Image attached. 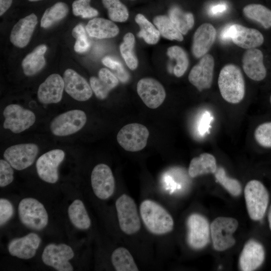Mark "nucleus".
I'll list each match as a JSON object with an SVG mask.
<instances>
[{
  "mask_svg": "<svg viewBox=\"0 0 271 271\" xmlns=\"http://www.w3.org/2000/svg\"><path fill=\"white\" fill-rule=\"evenodd\" d=\"M218 85L222 98L227 102L236 104L244 98L245 81L240 68L233 64H228L220 71Z\"/></svg>",
  "mask_w": 271,
  "mask_h": 271,
  "instance_id": "obj_1",
  "label": "nucleus"
},
{
  "mask_svg": "<svg viewBox=\"0 0 271 271\" xmlns=\"http://www.w3.org/2000/svg\"><path fill=\"white\" fill-rule=\"evenodd\" d=\"M142 219L152 233L163 235L171 232L174 220L170 214L162 205L152 200L143 201L140 207Z\"/></svg>",
  "mask_w": 271,
  "mask_h": 271,
  "instance_id": "obj_2",
  "label": "nucleus"
},
{
  "mask_svg": "<svg viewBox=\"0 0 271 271\" xmlns=\"http://www.w3.org/2000/svg\"><path fill=\"white\" fill-rule=\"evenodd\" d=\"M244 198L250 218L255 221L261 220L269 202V194L265 187L258 180L249 181L245 187Z\"/></svg>",
  "mask_w": 271,
  "mask_h": 271,
  "instance_id": "obj_3",
  "label": "nucleus"
},
{
  "mask_svg": "<svg viewBox=\"0 0 271 271\" xmlns=\"http://www.w3.org/2000/svg\"><path fill=\"white\" fill-rule=\"evenodd\" d=\"M18 214L21 222L31 229L41 230L48 222V215L44 206L33 198H26L20 201Z\"/></svg>",
  "mask_w": 271,
  "mask_h": 271,
  "instance_id": "obj_4",
  "label": "nucleus"
},
{
  "mask_svg": "<svg viewBox=\"0 0 271 271\" xmlns=\"http://www.w3.org/2000/svg\"><path fill=\"white\" fill-rule=\"evenodd\" d=\"M115 207L121 231L127 235L138 232L141 224L134 200L129 196L123 194L116 200Z\"/></svg>",
  "mask_w": 271,
  "mask_h": 271,
  "instance_id": "obj_5",
  "label": "nucleus"
},
{
  "mask_svg": "<svg viewBox=\"0 0 271 271\" xmlns=\"http://www.w3.org/2000/svg\"><path fill=\"white\" fill-rule=\"evenodd\" d=\"M238 225L232 217H218L210 225V233L214 249L222 251L231 247L235 243L233 234Z\"/></svg>",
  "mask_w": 271,
  "mask_h": 271,
  "instance_id": "obj_6",
  "label": "nucleus"
},
{
  "mask_svg": "<svg viewBox=\"0 0 271 271\" xmlns=\"http://www.w3.org/2000/svg\"><path fill=\"white\" fill-rule=\"evenodd\" d=\"M86 121V115L83 111L71 110L55 117L51 122L50 128L56 136H66L78 131Z\"/></svg>",
  "mask_w": 271,
  "mask_h": 271,
  "instance_id": "obj_7",
  "label": "nucleus"
},
{
  "mask_svg": "<svg viewBox=\"0 0 271 271\" xmlns=\"http://www.w3.org/2000/svg\"><path fill=\"white\" fill-rule=\"evenodd\" d=\"M149 136V131L145 125L132 123L124 125L120 129L117 141L125 150L138 152L146 147Z\"/></svg>",
  "mask_w": 271,
  "mask_h": 271,
  "instance_id": "obj_8",
  "label": "nucleus"
},
{
  "mask_svg": "<svg viewBox=\"0 0 271 271\" xmlns=\"http://www.w3.org/2000/svg\"><path fill=\"white\" fill-rule=\"evenodd\" d=\"M3 126L14 133H18L28 129L34 124L36 117L33 111L16 104L7 106L4 111Z\"/></svg>",
  "mask_w": 271,
  "mask_h": 271,
  "instance_id": "obj_9",
  "label": "nucleus"
},
{
  "mask_svg": "<svg viewBox=\"0 0 271 271\" xmlns=\"http://www.w3.org/2000/svg\"><path fill=\"white\" fill-rule=\"evenodd\" d=\"M187 242L193 249H200L210 241V226L207 219L198 213H193L188 218Z\"/></svg>",
  "mask_w": 271,
  "mask_h": 271,
  "instance_id": "obj_10",
  "label": "nucleus"
},
{
  "mask_svg": "<svg viewBox=\"0 0 271 271\" xmlns=\"http://www.w3.org/2000/svg\"><path fill=\"white\" fill-rule=\"evenodd\" d=\"M74 256L72 248L66 244L50 243L44 248L42 259L47 265L58 271H72L73 267L69 260Z\"/></svg>",
  "mask_w": 271,
  "mask_h": 271,
  "instance_id": "obj_11",
  "label": "nucleus"
},
{
  "mask_svg": "<svg viewBox=\"0 0 271 271\" xmlns=\"http://www.w3.org/2000/svg\"><path fill=\"white\" fill-rule=\"evenodd\" d=\"M38 152V147L35 144H20L7 148L4 157L14 169L20 171L31 166Z\"/></svg>",
  "mask_w": 271,
  "mask_h": 271,
  "instance_id": "obj_12",
  "label": "nucleus"
},
{
  "mask_svg": "<svg viewBox=\"0 0 271 271\" xmlns=\"http://www.w3.org/2000/svg\"><path fill=\"white\" fill-rule=\"evenodd\" d=\"M65 155L63 150L54 149L41 156L36 165L39 177L49 183L57 182L59 179L58 167L63 162Z\"/></svg>",
  "mask_w": 271,
  "mask_h": 271,
  "instance_id": "obj_13",
  "label": "nucleus"
},
{
  "mask_svg": "<svg viewBox=\"0 0 271 271\" xmlns=\"http://www.w3.org/2000/svg\"><path fill=\"white\" fill-rule=\"evenodd\" d=\"M92 190L97 197L106 200L110 197L115 189V180L111 169L104 164L97 165L91 175Z\"/></svg>",
  "mask_w": 271,
  "mask_h": 271,
  "instance_id": "obj_14",
  "label": "nucleus"
},
{
  "mask_svg": "<svg viewBox=\"0 0 271 271\" xmlns=\"http://www.w3.org/2000/svg\"><path fill=\"white\" fill-rule=\"evenodd\" d=\"M214 64L213 57L206 54L201 57L199 62L190 71L188 76L189 81L199 91L209 89L211 87Z\"/></svg>",
  "mask_w": 271,
  "mask_h": 271,
  "instance_id": "obj_15",
  "label": "nucleus"
},
{
  "mask_svg": "<svg viewBox=\"0 0 271 271\" xmlns=\"http://www.w3.org/2000/svg\"><path fill=\"white\" fill-rule=\"evenodd\" d=\"M137 89L144 103L152 109L159 107L166 97V92L163 85L152 78H144L139 80Z\"/></svg>",
  "mask_w": 271,
  "mask_h": 271,
  "instance_id": "obj_16",
  "label": "nucleus"
},
{
  "mask_svg": "<svg viewBox=\"0 0 271 271\" xmlns=\"http://www.w3.org/2000/svg\"><path fill=\"white\" fill-rule=\"evenodd\" d=\"M65 91L73 99L84 101L92 95L91 86L86 80L75 71L66 69L63 74Z\"/></svg>",
  "mask_w": 271,
  "mask_h": 271,
  "instance_id": "obj_17",
  "label": "nucleus"
},
{
  "mask_svg": "<svg viewBox=\"0 0 271 271\" xmlns=\"http://www.w3.org/2000/svg\"><path fill=\"white\" fill-rule=\"evenodd\" d=\"M229 32L232 42L243 49L256 48L264 42V37L259 31L241 25H230Z\"/></svg>",
  "mask_w": 271,
  "mask_h": 271,
  "instance_id": "obj_18",
  "label": "nucleus"
},
{
  "mask_svg": "<svg viewBox=\"0 0 271 271\" xmlns=\"http://www.w3.org/2000/svg\"><path fill=\"white\" fill-rule=\"evenodd\" d=\"M64 89L63 78L59 74H52L39 86L38 99L43 104L57 103L61 101Z\"/></svg>",
  "mask_w": 271,
  "mask_h": 271,
  "instance_id": "obj_19",
  "label": "nucleus"
},
{
  "mask_svg": "<svg viewBox=\"0 0 271 271\" xmlns=\"http://www.w3.org/2000/svg\"><path fill=\"white\" fill-rule=\"evenodd\" d=\"M265 251L258 241L251 239L243 247L239 259L240 268L243 271L254 270L263 263Z\"/></svg>",
  "mask_w": 271,
  "mask_h": 271,
  "instance_id": "obj_20",
  "label": "nucleus"
},
{
  "mask_svg": "<svg viewBox=\"0 0 271 271\" xmlns=\"http://www.w3.org/2000/svg\"><path fill=\"white\" fill-rule=\"evenodd\" d=\"M41 239L35 233L12 240L8 245L10 254L19 258L28 259L34 257L38 248Z\"/></svg>",
  "mask_w": 271,
  "mask_h": 271,
  "instance_id": "obj_21",
  "label": "nucleus"
},
{
  "mask_svg": "<svg viewBox=\"0 0 271 271\" xmlns=\"http://www.w3.org/2000/svg\"><path fill=\"white\" fill-rule=\"evenodd\" d=\"M242 68L246 75L251 79L260 81L266 75L263 64L262 52L256 48L247 49L242 58Z\"/></svg>",
  "mask_w": 271,
  "mask_h": 271,
  "instance_id": "obj_22",
  "label": "nucleus"
},
{
  "mask_svg": "<svg viewBox=\"0 0 271 271\" xmlns=\"http://www.w3.org/2000/svg\"><path fill=\"white\" fill-rule=\"evenodd\" d=\"M216 37V30L210 23L201 25L196 30L193 39L192 52L196 58H201L206 54L213 45Z\"/></svg>",
  "mask_w": 271,
  "mask_h": 271,
  "instance_id": "obj_23",
  "label": "nucleus"
},
{
  "mask_svg": "<svg viewBox=\"0 0 271 271\" xmlns=\"http://www.w3.org/2000/svg\"><path fill=\"white\" fill-rule=\"evenodd\" d=\"M37 23V17L33 13L20 19L12 30L10 37L12 43L19 48L26 46Z\"/></svg>",
  "mask_w": 271,
  "mask_h": 271,
  "instance_id": "obj_24",
  "label": "nucleus"
},
{
  "mask_svg": "<svg viewBox=\"0 0 271 271\" xmlns=\"http://www.w3.org/2000/svg\"><path fill=\"white\" fill-rule=\"evenodd\" d=\"M92 90L100 99L106 98L109 91L118 84L117 77L106 68L101 69L98 77L92 76L90 78Z\"/></svg>",
  "mask_w": 271,
  "mask_h": 271,
  "instance_id": "obj_25",
  "label": "nucleus"
},
{
  "mask_svg": "<svg viewBox=\"0 0 271 271\" xmlns=\"http://www.w3.org/2000/svg\"><path fill=\"white\" fill-rule=\"evenodd\" d=\"M89 35L98 39L110 38L119 33L117 26L112 21L100 18L90 20L86 26Z\"/></svg>",
  "mask_w": 271,
  "mask_h": 271,
  "instance_id": "obj_26",
  "label": "nucleus"
},
{
  "mask_svg": "<svg viewBox=\"0 0 271 271\" xmlns=\"http://www.w3.org/2000/svg\"><path fill=\"white\" fill-rule=\"evenodd\" d=\"M46 50L47 46L45 45H39L23 59L22 66L26 76H33L44 67L46 64L44 54Z\"/></svg>",
  "mask_w": 271,
  "mask_h": 271,
  "instance_id": "obj_27",
  "label": "nucleus"
},
{
  "mask_svg": "<svg viewBox=\"0 0 271 271\" xmlns=\"http://www.w3.org/2000/svg\"><path fill=\"white\" fill-rule=\"evenodd\" d=\"M216 170V161L214 156L205 153L191 160L188 173L191 177L195 178L204 174L215 173Z\"/></svg>",
  "mask_w": 271,
  "mask_h": 271,
  "instance_id": "obj_28",
  "label": "nucleus"
},
{
  "mask_svg": "<svg viewBox=\"0 0 271 271\" xmlns=\"http://www.w3.org/2000/svg\"><path fill=\"white\" fill-rule=\"evenodd\" d=\"M68 214L72 224L81 230L88 229L91 225V220L83 203L76 199L69 205Z\"/></svg>",
  "mask_w": 271,
  "mask_h": 271,
  "instance_id": "obj_29",
  "label": "nucleus"
},
{
  "mask_svg": "<svg viewBox=\"0 0 271 271\" xmlns=\"http://www.w3.org/2000/svg\"><path fill=\"white\" fill-rule=\"evenodd\" d=\"M244 15L248 19L260 24L264 28H271V10L257 4H249L243 9Z\"/></svg>",
  "mask_w": 271,
  "mask_h": 271,
  "instance_id": "obj_30",
  "label": "nucleus"
},
{
  "mask_svg": "<svg viewBox=\"0 0 271 271\" xmlns=\"http://www.w3.org/2000/svg\"><path fill=\"white\" fill-rule=\"evenodd\" d=\"M112 264L117 271H138L139 268L128 250L123 247L115 249L111 256Z\"/></svg>",
  "mask_w": 271,
  "mask_h": 271,
  "instance_id": "obj_31",
  "label": "nucleus"
},
{
  "mask_svg": "<svg viewBox=\"0 0 271 271\" xmlns=\"http://www.w3.org/2000/svg\"><path fill=\"white\" fill-rule=\"evenodd\" d=\"M169 15L171 21L183 35H186L194 26L193 14L184 12L178 7H172L169 11Z\"/></svg>",
  "mask_w": 271,
  "mask_h": 271,
  "instance_id": "obj_32",
  "label": "nucleus"
},
{
  "mask_svg": "<svg viewBox=\"0 0 271 271\" xmlns=\"http://www.w3.org/2000/svg\"><path fill=\"white\" fill-rule=\"evenodd\" d=\"M68 11L69 8L66 4L61 2L56 3L45 11L41 20V27L50 28L64 18Z\"/></svg>",
  "mask_w": 271,
  "mask_h": 271,
  "instance_id": "obj_33",
  "label": "nucleus"
},
{
  "mask_svg": "<svg viewBox=\"0 0 271 271\" xmlns=\"http://www.w3.org/2000/svg\"><path fill=\"white\" fill-rule=\"evenodd\" d=\"M160 34L169 40L182 41L184 39L182 34L178 30L169 17L160 15L156 16L153 20Z\"/></svg>",
  "mask_w": 271,
  "mask_h": 271,
  "instance_id": "obj_34",
  "label": "nucleus"
},
{
  "mask_svg": "<svg viewBox=\"0 0 271 271\" xmlns=\"http://www.w3.org/2000/svg\"><path fill=\"white\" fill-rule=\"evenodd\" d=\"M137 23L139 25L141 31L138 33L139 37L144 39L149 44H155L159 40L160 32L146 17L141 14H138L135 18Z\"/></svg>",
  "mask_w": 271,
  "mask_h": 271,
  "instance_id": "obj_35",
  "label": "nucleus"
},
{
  "mask_svg": "<svg viewBox=\"0 0 271 271\" xmlns=\"http://www.w3.org/2000/svg\"><path fill=\"white\" fill-rule=\"evenodd\" d=\"M135 39L132 33H128L123 37V42L120 45L121 56L127 66L131 70L136 69L138 65V60L134 54L133 48Z\"/></svg>",
  "mask_w": 271,
  "mask_h": 271,
  "instance_id": "obj_36",
  "label": "nucleus"
},
{
  "mask_svg": "<svg viewBox=\"0 0 271 271\" xmlns=\"http://www.w3.org/2000/svg\"><path fill=\"white\" fill-rule=\"evenodd\" d=\"M167 55L176 60L173 70L174 75L178 77L183 76L189 65V59L185 51L179 46H173L168 49Z\"/></svg>",
  "mask_w": 271,
  "mask_h": 271,
  "instance_id": "obj_37",
  "label": "nucleus"
},
{
  "mask_svg": "<svg viewBox=\"0 0 271 271\" xmlns=\"http://www.w3.org/2000/svg\"><path fill=\"white\" fill-rule=\"evenodd\" d=\"M102 3L107 10L108 17L112 21L123 22L127 20L128 10L119 0H102Z\"/></svg>",
  "mask_w": 271,
  "mask_h": 271,
  "instance_id": "obj_38",
  "label": "nucleus"
},
{
  "mask_svg": "<svg viewBox=\"0 0 271 271\" xmlns=\"http://www.w3.org/2000/svg\"><path fill=\"white\" fill-rule=\"evenodd\" d=\"M214 174L217 181L231 195L234 196L240 195L241 192L240 183L237 180L228 177L225 170L222 167L217 168Z\"/></svg>",
  "mask_w": 271,
  "mask_h": 271,
  "instance_id": "obj_39",
  "label": "nucleus"
},
{
  "mask_svg": "<svg viewBox=\"0 0 271 271\" xmlns=\"http://www.w3.org/2000/svg\"><path fill=\"white\" fill-rule=\"evenodd\" d=\"M91 0H76L73 2L72 12L76 16H81L83 18H91L98 15L97 10L90 6Z\"/></svg>",
  "mask_w": 271,
  "mask_h": 271,
  "instance_id": "obj_40",
  "label": "nucleus"
},
{
  "mask_svg": "<svg viewBox=\"0 0 271 271\" xmlns=\"http://www.w3.org/2000/svg\"><path fill=\"white\" fill-rule=\"evenodd\" d=\"M72 35L76 39L74 46L76 52L83 53L88 50L90 44L86 35L85 29L81 24L77 25L73 29Z\"/></svg>",
  "mask_w": 271,
  "mask_h": 271,
  "instance_id": "obj_41",
  "label": "nucleus"
},
{
  "mask_svg": "<svg viewBox=\"0 0 271 271\" xmlns=\"http://www.w3.org/2000/svg\"><path fill=\"white\" fill-rule=\"evenodd\" d=\"M257 143L264 148H271V121L259 124L254 131Z\"/></svg>",
  "mask_w": 271,
  "mask_h": 271,
  "instance_id": "obj_42",
  "label": "nucleus"
},
{
  "mask_svg": "<svg viewBox=\"0 0 271 271\" xmlns=\"http://www.w3.org/2000/svg\"><path fill=\"white\" fill-rule=\"evenodd\" d=\"M10 164L4 160H0V186L4 187L14 180V170Z\"/></svg>",
  "mask_w": 271,
  "mask_h": 271,
  "instance_id": "obj_43",
  "label": "nucleus"
},
{
  "mask_svg": "<svg viewBox=\"0 0 271 271\" xmlns=\"http://www.w3.org/2000/svg\"><path fill=\"white\" fill-rule=\"evenodd\" d=\"M14 207L12 204L7 199H0V225H5L13 216Z\"/></svg>",
  "mask_w": 271,
  "mask_h": 271,
  "instance_id": "obj_44",
  "label": "nucleus"
},
{
  "mask_svg": "<svg viewBox=\"0 0 271 271\" xmlns=\"http://www.w3.org/2000/svg\"><path fill=\"white\" fill-rule=\"evenodd\" d=\"M212 119L213 117L208 111H206L202 115L198 125V130L201 135H204L208 132Z\"/></svg>",
  "mask_w": 271,
  "mask_h": 271,
  "instance_id": "obj_45",
  "label": "nucleus"
},
{
  "mask_svg": "<svg viewBox=\"0 0 271 271\" xmlns=\"http://www.w3.org/2000/svg\"><path fill=\"white\" fill-rule=\"evenodd\" d=\"M102 62L105 66L115 70V72L119 71L124 68L119 61L109 56L104 57L102 59Z\"/></svg>",
  "mask_w": 271,
  "mask_h": 271,
  "instance_id": "obj_46",
  "label": "nucleus"
},
{
  "mask_svg": "<svg viewBox=\"0 0 271 271\" xmlns=\"http://www.w3.org/2000/svg\"><path fill=\"white\" fill-rule=\"evenodd\" d=\"M227 9V6L223 3L218 4L212 6L210 10L209 13L211 15H216L224 12Z\"/></svg>",
  "mask_w": 271,
  "mask_h": 271,
  "instance_id": "obj_47",
  "label": "nucleus"
},
{
  "mask_svg": "<svg viewBox=\"0 0 271 271\" xmlns=\"http://www.w3.org/2000/svg\"><path fill=\"white\" fill-rule=\"evenodd\" d=\"M13 0H0V16H2L11 7Z\"/></svg>",
  "mask_w": 271,
  "mask_h": 271,
  "instance_id": "obj_48",
  "label": "nucleus"
},
{
  "mask_svg": "<svg viewBox=\"0 0 271 271\" xmlns=\"http://www.w3.org/2000/svg\"><path fill=\"white\" fill-rule=\"evenodd\" d=\"M230 25L225 26L220 34V39L223 41H228L230 39V32H229Z\"/></svg>",
  "mask_w": 271,
  "mask_h": 271,
  "instance_id": "obj_49",
  "label": "nucleus"
},
{
  "mask_svg": "<svg viewBox=\"0 0 271 271\" xmlns=\"http://www.w3.org/2000/svg\"><path fill=\"white\" fill-rule=\"evenodd\" d=\"M116 76L119 78V79L123 82H125L128 79V74L125 71L124 68L121 69L119 71L115 72Z\"/></svg>",
  "mask_w": 271,
  "mask_h": 271,
  "instance_id": "obj_50",
  "label": "nucleus"
},
{
  "mask_svg": "<svg viewBox=\"0 0 271 271\" xmlns=\"http://www.w3.org/2000/svg\"><path fill=\"white\" fill-rule=\"evenodd\" d=\"M268 221L269 223V226L271 230V205L269 207L268 213Z\"/></svg>",
  "mask_w": 271,
  "mask_h": 271,
  "instance_id": "obj_51",
  "label": "nucleus"
},
{
  "mask_svg": "<svg viewBox=\"0 0 271 271\" xmlns=\"http://www.w3.org/2000/svg\"><path fill=\"white\" fill-rule=\"evenodd\" d=\"M30 2H36V1H40V0H28Z\"/></svg>",
  "mask_w": 271,
  "mask_h": 271,
  "instance_id": "obj_52",
  "label": "nucleus"
},
{
  "mask_svg": "<svg viewBox=\"0 0 271 271\" xmlns=\"http://www.w3.org/2000/svg\"><path fill=\"white\" fill-rule=\"evenodd\" d=\"M270 103H271V95H270Z\"/></svg>",
  "mask_w": 271,
  "mask_h": 271,
  "instance_id": "obj_53",
  "label": "nucleus"
}]
</instances>
